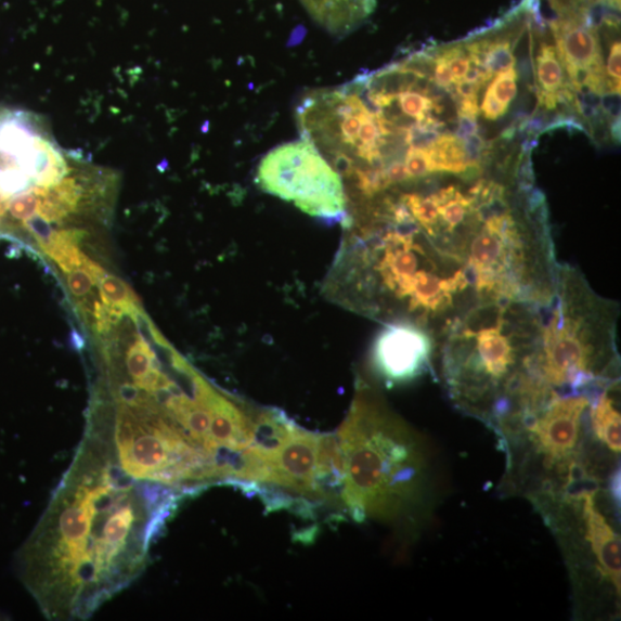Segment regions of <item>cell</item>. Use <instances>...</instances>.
Instances as JSON below:
<instances>
[{
  "label": "cell",
  "mask_w": 621,
  "mask_h": 621,
  "mask_svg": "<svg viewBox=\"0 0 621 621\" xmlns=\"http://www.w3.org/2000/svg\"><path fill=\"white\" fill-rule=\"evenodd\" d=\"M178 497L81 441L23 552L24 581L44 616L86 620L130 586Z\"/></svg>",
  "instance_id": "1"
},
{
  "label": "cell",
  "mask_w": 621,
  "mask_h": 621,
  "mask_svg": "<svg viewBox=\"0 0 621 621\" xmlns=\"http://www.w3.org/2000/svg\"><path fill=\"white\" fill-rule=\"evenodd\" d=\"M85 439L107 462L140 481L178 488L198 479L210 458L232 481V466L212 432L214 388L173 349L138 373L101 365Z\"/></svg>",
  "instance_id": "2"
},
{
  "label": "cell",
  "mask_w": 621,
  "mask_h": 621,
  "mask_svg": "<svg viewBox=\"0 0 621 621\" xmlns=\"http://www.w3.org/2000/svg\"><path fill=\"white\" fill-rule=\"evenodd\" d=\"M540 306L478 303L450 319L437 333L441 376L462 411L497 425L533 353Z\"/></svg>",
  "instance_id": "3"
},
{
  "label": "cell",
  "mask_w": 621,
  "mask_h": 621,
  "mask_svg": "<svg viewBox=\"0 0 621 621\" xmlns=\"http://www.w3.org/2000/svg\"><path fill=\"white\" fill-rule=\"evenodd\" d=\"M342 499L357 521H393L421 506L430 462L423 439L368 387L357 392L337 435Z\"/></svg>",
  "instance_id": "4"
},
{
  "label": "cell",
  "mask_w": 621,
  "mask_h": 621,
  "mask_svg": "<svg viewBox=\"0 0 621 621\" xmlns=\"http://www.w3.org/2000/svg\"><path fill=\"white\" fill-rule=\"evenodd\" d=\"M619 308L585 276L560 266L556 293L541 307L529 374L559 393H594L619 383Z\"/></svg>",
  "instance_id": "5"
},
{
  "label": "cell",
  "mask_w": 621,
  "mask_h": 621,
  "mask_svg": "<svg viewBox=\"0 0 621 621\" xmlns=\"http://www.w3.org/2000/svg\"><path fill=\"white\" fill-rule=\"evenodd\" d=\"M257 183L263 192L293 203L311 217L333 222L348 218L341 176L305 139L279 145L263 157Z\"/></svg>",
  "instance_id": "6"
},
{
  "label": "cell",
  "mask_w": 621,
  "mask_h": 621,
  "mask_svg": "<svg viewBox=\"0 0 621 621\" xmlns=\"http://www.w3.org/2000/svg\"><path fill=\"white\" fill-rule=\"evenodd\" d=\"M256 424L255 443L240 455L234 480L269 483L307 497H322L316 483L319 436L274 411L259 414Z\"/></svg>",
  "instance_id": "7"
},
{
  "label": "cell",
  "mask_w": 621,
  "mask_h": 621,
  "mask_svg": "<svg viewBox=\"0 0 621 621\" xmlns=\"http://www.w3.org/2000/svg\"><path fill=\"white\" fill-rule=\"evenodd\" d=\"M599 392H555L538 407L506 422L499 431L506 439L523 436L544 469L555 476L553 483L568 487L577 474L586 475L587 468L580 462L582 427Z\"/></svg>",
  "instance_id": "8"
},
{
  "label": "cell",
  "mask_w": 621,
  "mask_h": 621,
  "mask_svg": "<svg viewBox=\"0 0 621 621\" xmlns=\"http://www.w3.org/2000/svg\"><path fill=\"white\" fill-rule=\"evenodd\" d=\"M436 347V338L427 328L410 320H393L376 335L371 362L387 385H403L431 366Z\"/></svg>",
  "instance_id": "9"
},
{
  "label": "cell",
  "mask_w": 621,
  "mask_h": 621,
  "mask_svg": "<svg viewBox=\"0 0 621 621\" xmlns=\"http://www.w3.org/2000/svg\"><path fill=\"white\" fill-rule=\"evenodd\" d=\"M564 500L579 525L577 532L581 541L580 548L585 554L583 557L587 559L599 585L605 586L620 600V535L599 509L597 492L585 488L572 495L570 493Z\"/></svg>",
  "instance_id": "10"
},
{
  "label": "cell",
  "mask_w": 621,
  "mask_h": 621,
  "mask_svg": "<svg viewBox=\"0 0 621 621\" xmlns=\"http://www.w3.org/2000/svg\"><path fill=\"white\" fill-rule=\"evenodd\" d=\"M314 21L329 33L344 36L363 24L375 0H300Z\"/></svg>",
  "instance_id": "11"
},
{
  "label": "cell",
  "mask_w": 621,
  "mask_h": 621,
  "mask_svg": "<svg viewBox=\"0 0 621 621\" xmlns=\"http://www.w3.org/2000/svg\"><path fill=\"white\" fill-rule=\"evenodd\" d=\"M619 383L601 390L592 403L590 411L591 429L595 439L613 454L621 451V419L612 397Z\"/></svg>",
  "instance_id": "12"
},
{
  "label": "cell",
  "mask_w": 621,
  "mask_h": 621,
  "mask_svg": "<svg viewBox=\"0 0 621 621\" xmlns=\"http://www.w3.org/2000/svg\"><path fill=\"white\" fill-rule=\"evenodd\" d=\"M345 465L342 451L337 438L319 436L316 450V483L320 494L325 497V484L344 488ZM342 494V493H341Z\"/></svg>",
  "instance_id": "13"
},
{
  "label": "cell",
  "mask_w": 621,
  "mask_h": 621,
  "mask_svg": "<svg viewBox=\"0 0 621 621\" xmlns=\"http://www.w3.org/2000/svg\"><path fill=\"white\" fill-rule=\"evenodd\" d=\"M426 150L435 174L463 176L468 168L477 167L469 163L463 140L456 135L442 134Z\"/></svg>",
  "instance_id": "14"
},
{
  "label": "cell",
  "mask_w": 621,
  "mask_h": 621,
  "mask_svg": "<svg viewBox=\"0 0 621 621\" xmlns=\"http://www.w3.org/2000/svg\"><path fill=\"white\" fill-rule=\"evenodd\" d=\"M536 77L539 82V98L556 95L564 86V69L556 48L542 43L536 56Z\"/></svg>",
  "instance_id": "15"
},
{
  "label": "cell",
  "mask_w": 621,
  "mask_h": 621,
  "mask_svg": "<svg viewBox=\"0 0 621 621\" xmlns=\"http://www.w3.org/2000/svg\"><path fill=\"white\" fill-rule=\"evenodd\" d=\"M100 294L103 303L109 308H118L125 313L140 311V299L121 279L106 274L100 281Z\"/></svg>",
  "instance_id": "16"
},
{
  "label": "cell",
  "mask_w": 621,
  "mask_h": 621,
  "mask_svg": "<svg viewBox=\"0 0 621 621\" xmlns=\"http://www.w3.org/2000/svg\"><path fill=\"white\" fill-rule=\"evenodd\" d=\"M486 49V67L493 75L515 66L516 59L514 47L509 37L497 36L496 39H487Z\"/></svg>",
  "instance_id": "17"
},
{
  "label": "cell",
  "mask_w": 621,
  "mask_h": 621,
  "mask_svg": "<svg viewBox=\"0 0 621 621\" xmlns=\"http://www.w3.org/2000/svg\"><path fill=\"white\" fill-rule=\"evenodd\" d=\"M517 69L515 66L497 73L496 79L488 87L493 96L509 107L517 95Z\"/></svg>",
  "instance_id": "18"
},
{
  "label": "cell",
  "mask_w": 621,
  "mask_h": 621,
  "mask_svg": "<svg viewBox=\"0 0 621 621\" xmlns=\"http://www.w3.org/2000/svg\"><path fill=\"white\" fill-rule=\"evenodd\" d=\"M453 75L454 85L464 80L469 68L470 62L468 55L461 47L450 48L441 53Z\"/></svg>",
  "instance_id": "19"
},
{
  "label": "cell",
  "mask_w": 621,
  "mask_h": 621,
  "mask_svg": "<svg viewBox=\"0 0 621 621\" xmlns=\"http://www.w3.org/2000/svg\"><path fill=\"white\" fill-rule=\"evenodd\" d=\"M620 61H621V46L619 42L613 43L610 50L608 65H607V93H618L620 95Z\"/></svg>",
  "instance_id": "20"
},
{
  "label": "cell",
  "mask_w": 621,
  "mask_h": 621,
  "mask_svg": "<svg viewBox=\"0 0 621 621\" xmlns=\"http://www.w3.org/2000/svg\"><path fill=\"white\" fill-rule=\"evenodd\" d=\"M67 284L70 293L77 297L86 296L95 286V282L81 268L68 274Z\"/></svg>",
  "instance_id": "21"
},
{
  "label": "cell",
  "mask_w": 621,
  "mask_h": 621,
  "mask_svg": "<svg viewBox=\"0 0 621 621\" xmlns=\"http://www.w3.org/2000/svg\"><path fill=\"white\" fill-rule=\"evenodd\" d=\"M507 107L493 96L491 90L487 89L482 103V112L487 119L497 120L506 115Z\"/></svg>",
  "instance_id": "22"
},
{
  "label": "cell",
  "mask_w": 621,
  "mask_h": 621,
  "mask_svg": "<svg viewBox=\"0 0 621 621\" xmlns=\"http://www.w3.org/2000/svg\"><path fill=\"white\" fill-rule=\"evenodd\" d=\"M435 82L437 86L445 90H450V88L454 86L453 75H451L449 66L442 54L439 55L436 61Z\"/></svg>",
  "instance_id": "23"
},
{
  "label": "cell",
  "mask_w": 621,
  "mask_h": 621,
  "mask_svg": "<svg viewBox=\"0 0 621 621\" xmlns=\"http://www.w3.org/2000/svg\"><path fill=\"white\" fill-rule=\"evenodd\" d=\"M458 129L456 137L461 140H465L469 137L478 134L479 126L477 118L458 115Z\"/></svg>",
  "instance_id": "24"
}]
</instances>
